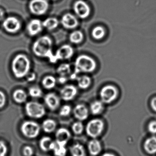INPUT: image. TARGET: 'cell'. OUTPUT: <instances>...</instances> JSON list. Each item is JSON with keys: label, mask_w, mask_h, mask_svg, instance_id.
<instances>
[{"label": "cell", "mask_w": 156, "mask_h": 156, "mask_svg": "<svg viewBox=\"0 0 156 156\" xmlns=\"http://www.w3.org/2000/svg\"><path fill=\"white\" fill-rule=\"evenodd\" d=\"M144 148L149 154L156 153V137L152 136L147 139L144 142Z\"/></svg>", "instance_id": "d6986e66"}, {"label": "cell", "mask_w": 156, "mask_h": 156, "mask_svg": "<svg viewBox=\"0 0 156 156\" xmlns=\"http://www.w3.org/2000/svg\"><path fill=\"white\" fill-rule=\"evenodd\" d=\"M12 97L14 101L18 104L25 103L27 99V94L22 89H17L14 91Z\"/></svg>", "instance_id": "7402d4cb"}, {"label": "cell", "mask_w": 156, "mask_h": 156, "mask_svg": "<svg viewBox=\"0 0 156 156\" xmlns=\"http://www.w3.org/2000/svg\"><path fill=\"white\" fill-rule=\"evenodd\" d=\"M151 105L153 110L156 112V97L154 98L151 102Z\"/></svg>", "instance_id": "ab89813d"}, {"label": "cell", "mask_w": 156, "mask_h": 156, "mask_svg": "<svg viewBox=\"0 0 156 156\" xmlns=\"http://www.w3.org/2000/svg\"><path fill=\"white\" fill-rule=\"evenodd\" d=\"M54 154L55 156H66L67 153V149L66 145L60 144L55 141L54 145L52 149Z\"/></svg>", "instance_id": "d4e9b609"}, {"label": "cell", "mask_w": 156, "mask_h": 156, "mask_svg": "<svg viewBox=\"0 0 156 156\" xmlns=\"http://www.w3.org/2000/svg\"><path fill=\"white\" fill-rule=\"evenodd\" d=\"M29 8L34 15L42 16L47 12L49 4L46 0H31L29 3Z\"/></svg>", "instance_id": "52a82bcc"}, {"label": "cell", "mask_w": 156, "mask_h": 156, "mask_svg": "<svg viewBox=\"0 0 156 156\" xmlns=\"http://www.w3.org/2000/svg\"><path fill=\"white\" fill-rule=\"evenodd\" d=\"M43 29L42 22L39 19H33L29 22L27 26V30L29 35L34 36L41 32Z\"/></svg>", "instance_id": "4fadbf2b"}, {"label": "cell", "mask_w": 156, "mask_h": 156, "mask_svg": "<svg viewBox=\"0 0 156 156\" xmlns=\"http://www.w3.org/2000/svg\"><path fill=\"white\" fill-rule=\"evenodd\" d=\"M104 109L103 102L100 101H95L92 103L90 106L91 113L94 115H99L102 113Z\"/></svg>", "instance_id": "f546056e"}, {"label": "cell", "mask_w": 156, "mask_h": 156, "mask_svg": "<svg viewBox=\"0 0 156 156\" xmlns=\"http://www.w3.org/2000/svg\"><path fill=\"white\" fill-rule=\"evenodd\" d=\"M6 103V96L2 91L0 90V108L4 107Z\"/></svg>", "instance_id": "74e56055"}, {"label": "cell", "mask_w": 156, "mask_h": 156, "mask_svg": "<svg viewBox=\"0 0 156 156\" xmlns=\"http://www.w3.org/2000/svg\"><path fill=\"white\" fill-rule=\"evenodd\" d=\"M53 41L48 36H43L34 41L32 46L34 54L39 57L47 58L51 62L53 61L52 52Z\"/></svg>", "instance_id": "6da1fadb"}, {"label": "cell", "mask_w": 156, "mask_h": 156, "mask_svg": "<svg viewBox=\"0 0 156 156\" xmlns=\"http://www.w3.org/2000/svg\"><path fill=\"white\" fill-rule=\"evenodd\" d=\"M148 129L150 133L156 134V121H151L148 126Z\"/></svg>", "instance_id": "8d00e7d4"}, {"label": "cell", "mask_w": 156, "mask_h": 156, "mask_svg": "<svg viewBox=\"0 0 156 156\" xmlns=\"http://www.w3.org/2000/svg\"><path fill=\"white\" fill-rule=\"evenodd\" d=\"M76 80L77 81L78 86L81 89H87L91 84V78L86 75L77 76Z\"/></svg>", "instance_id": "cb8c5ba5"}, {"label": "cell", "mask_w": 156, "mask_h": 156, "mask_svg": "<svg viewBox=\"0 0 156 156\" xmlns=\"http://www.w3.org/2000/svg\"><path fill=\"white\" fill-rule=\"evenodd\" d=\"M71 111H72V108L70 105H65L63 106L60 109L59 114L61 116H67L70 115Z\"/></svg>", "instance_id": "836d02e7"}, {"label": "cell", "mask_w": 156, "mask_h": 156, "mask_svg": "<svg viewBox=\"0 0 156 156\" xmlns=\"http://www.w3.org/2000/svg\"><path fill=\"white\" fill-rule=\"evenodd\" d=\"M96 67V62L92 57L86 55H81L76 59L73 74L77 76L80 73H92Z\"/></svg>", "instance_id": "3957f363"}, {"label": "cell", "mask_w": 156, "mask_h": 156, "mask_svg": "<svg viewBox=\"0 0 156 156\" xmlns=\"http://www.w3.org/2000/svg\"><path fill=\"white\" fill-rule=\"evenodd\" d=\"M56 73L60 76L66 77L71 73V66L68 63L62 64L57 68Z\"/></svg>", "instance_id": "f1b7e54d"}, {"label": "cell", "mask_w": 156, "mask_h": 156, "mask_svg": "<svg viewBox=\"0 0 156 156\" xmlns=\"http://www.w3.org/2000/svg\"><path fill=\"white\" fill-rule=\"evenodd\" d=\"M75 117L79 121H83L88 118L89 112L85 105L79 104L76 106L73 109Z\"/></svg>", "instance_id": "e0dca14e"}, {"label": "cell", "mask_w": 156, "mask_h": 156, "mask_svg": "<svg viewBox=\"0 0 156 156\" xmlns=\"http://www.w3.org/2000/svg\"><path fill=\"white\" fill-rule=\"evenodd\" d=\"M88 150L91 155L97 156L100 153L102 150L101 143L95 139L92 140L88 143Z\"/></svg>", "instance_id": "ac0fdd59"}, {"label": "cell", "mask_w": 156, "mask_h": 156, "mask_svg": "<svg viewBox=\"0 0 156 156\" xmlns=\"http://www.w3.org/2000/svg\"><path fill=\"white\" fill-rule=\"evenodd\" d=\"M55 141H53L51 137L48 136L43 137L40 141V147L44 152L52 150Z\"/></svg>", "instance_id": "ffe728a7"}, {"label": "cell", "mask_w": 156, "mask_h": 156, "mask_svg": "<svg viewBox=\"0 0 156 156\" xmlns=\"http://www.w3.org/2000/svg\"><path fill=\"white\" fill-rule=\"evenodd\" d=\"M118 94L117 89L115 86L107 85L102 88L100 95L102 102L105 104H110L116 98Z\"/></svg>", "instance_id": "9c48e42d"}, {"label": "cell", "mask_w": 156, "mask_h": 156, "mask_svg": "<svg viewBox=\"0 0 156 156\" xmlns=\"http://www.w3.org/2000/svg\"><path fill=\"white\" fill-rule=\"evenodd\" d=\"M56 127V122L53 119H47L43 122V129L46 133H52L55 130Z\"/></svg>", "instance_id": "484cf974"}, {"label": "cell", "mask_w": 156, "mask_h": 156, "mask_svg": "<svg viewBox=\"0 0 156 156\" xmlns=\"http://www.w3.org/2000/svg\"><path fill=\"white\" fill-rule=\"evenodd\" d=\"M56 84V78L52 76H45L42 81V84L46 89H51L55 87Z\"/></svg>", "instance_id": "603a6c76"}, {"label": "cell", "mask_w": 156, "mask_h": 156, "mask_svg": "<svg viewBox=\"0 0 156 156\" xmlns=\"http://www.w3.org/2000/svg\"><path fill=\"white\" fill-rule=\"evenodd\" d=\"M8 153V147L4 141L0 140V156H6Z\"/></svg>", "instance_id": "e575fe53"}, {"label": "cell", "mask_w": 156, "mask_h": 156, "mask_svg": "<svg viewBox=\"0 0 156 156\" xmlns=\"http://www.w3.org/2000/svg\"><path fill=\"white\" fill-rule=\"evenodd\" d=\"M104 123L100 119H93L87 125L86 132L87 135L93 138L99 136L104 130Z\"/></svg>", "instance_id": "8992f818"}, {"label": "cell", "mask_w": 156, "mask_h": 156, "mask_svg": "<svg viewBox=\"0 0 156 156\" xmlns=\"http://www.w3.org/2000/svg\"><path fill=\"white\" fill-rule=\"evenodd\" d=\"M105 30L103 27L100 26L95 27L92 32V35L94 39L100 40L105 37Z\"/></svg>", "instance_id": "4dcf8cb0"}, {"label": "cell", "mask_w": 156, "mask_h": 156, "mask_svg": "<svg viewBox=\"0 0 156 156\" xmlns=\"http://www.w3.org/2000/svg\"><path fill=\"white\" fill-rule=\"evenodd\" d=\"M34 150L30 146H25L23 149V154L24 156H32Z\"/></svg>", "instance_id": "d590c367"}, {"label": "cell", "mask_w": 156, "mask_h": 156, "mask_svg": "<svg viewBox=\"0 0 156 156\" xmlns=\"http://www.w3.org/2000/svg\"><path fill=\"white\" fill-rule=\"evenodd\" d=\"M72 129L76 135H80L83 131V125L81 121L75 122L72 126Z\"/></svg>", "instance_id": "d6a6232c"}, {"label": "cell", "mask_w": 156, "mask_h": 156, "mask_svg": "<svg viewBox=\"0 0 156 156\" xmlns=\"http://www.w3.org/2000/svg\"><path fill=\"white\" fill-rule=\"evenodd\" d=\"M61 23L64 28L68 30L75 29L79 24L77 18L70 13L65 14L62 17Z\"/></svg>", "instance_id": "7c38bea8"}, {"label": "cell", "mask_w": 156, "mask_h": 156, "mask_svg": "<svg viewBox=\"0 0 156 156\" xmlns=\"http://www.w3.org/2000/svg\"><path fill=\"white\" fill-rule=\"evenodd\" d=\"M25 111L28 116L34 119H40L45 115V109L42 104L34 101L28 102L25 105Z\"/></svg>", "instance_id": "277c9868"}, {"label": "cell", "mask_w": 156, "mask_h": 156, "mask_svg": "<svg viewBox=\"0 0 156 156\" xmlns=\"http://www.w3.org/2000/svg\"><path fill=\"white\" fill-rule=\"evenodd\" d=\"M74 53L73 49L69 44H64L62 45L54 54L53 63L56 62L57 61L61 60H68L73 57Z\"/></svg>", "instance_id": "ba28073f"}, {"label": "cell", "mask_w": 156, "mask_h": 156, "mask_svg": "<svg viewBox=\"0 0 156 156\" xmlns=\"http://www.w3.org/2000/svg\"><path fill=\"white\" fill-rule=\"evenodd\" d=\"M5 12L2 9H0V21H3L4 20Z\"/></svg>", "instance_id": "60d3db41"}, {"label": "cell", "mask_w": 156, "mask_h": 156, "mask_svg": "<svg viewBox=\"0 0 156 156\" xmlns=\"http://www.w3.org/2000/svg\"><path fill=\"white\" fill-rule=\"evenodd\" d=\"M25 77H26L27 81L29 82H32L36 79V75L35 73H29Z\"/></svg>", "instance_id": "f35d334b"}, {"label": "cell", "mask_w": 156, "mask_h": 156, "mask_svg": "<svg viewBox=\"0 0 156 156\" xmlns=\"http://www.w3.org/2000/svg\"><path fill=\"white\" fill-rule=\"evenodd\" d=\"M2 26L7 32L15 34L20 30L21 23L17 18L11 16L3 20Z\"/></svg>", "instance_id": "8fae6325"}, {"label": "cell", "mask_w": 156, "mask_h": 156, "mask_svg": "<svg viewBox=\"0 0 156 156\" xmlns=\"http://www.w3.org/2000/svg\"><path fill=\"white\" fill-rule=\"evenodd\" d=\"M53 1H56V0H53Z\"/></svg>", "instance_id": "7bdbcfd3"}, {"label": "cell", "mask_w": 156, "mask_h": 156, "mask_svg": "<svg viewBox=\"0 0 156 156\" xmlns=\"http://www.w3.org/2000/svg\"><path fill=\"white\" fill-rule=\"evenodd\" d=\"M75 13L78 18L85 19L90 15L91 9L89 5L83 0H77L73 5Z\"/></svg>", "instance_id": "30bf717a"}, {"label": "cell", "mask_w": 156, "mask_h": 156, "mask_svg": "<svg viewBox=\"0 0 156 156\" xmlns=\"http://www.w3.org/2000/svg\"><path fill=\"white\" fill-rule=\"evenodd\" d=\"M71 136V133L69 130L64 128H61L59 129L55 133V141L66 146Z\"/></svg>", "instance_id": "2e32d148"}, {"label": "cell", "mask_w": 156, "mask_h": 156, "mask_svg": "<svg viewBox=\"0 0 156 156\" xmlns=\"http://www.w3.org/2000/svg\"><path fill=\"white\" fill-rule=\"evenodd\" d=\"M42 24L43 28L49 30H53L57 28L59 24V21L56 18L50 17L42 22Z\"/></svg>", "instance_id": "44dd1931"}, {"label": "cell", "mask_w": 156, "mask_h": 156, "mask_svg": "<svg viewBox=\"0 0 156 156\" xmlns=\"http://www.w3.org/2000/svg\"><path fill=\"white\" fill-rule=\"evenodd\" d=\"M44 100L46 105L51 110H56L60 106V98L55 93H49L46 94Z\"/></svg>", "instance_id": "9a60e30c"}, {"label": "cell", "mask_w": 156, "mask_h": 156, "mask_svg": "<svg viewBox=\"0 0 156 156\" xmlns=\"http://www.w3.org/2000/svg\"><path fill=\"white\" fill-rule=\"evenodd\" d=\"M72 156H86L85 150L83 146L79 143H76L71 148Z\"/></svg>", "instance_id": "83f0119b"}, {"label": "cell", "mask_w": 156, "mask_h": 156, "mask_svg": "<svg viewBox=\"0 0 156 156\" xmlns=\"http://www.w3.org/2000/svg\"><path fill=\"white\" fill-rule=\"evenodd\" d=\"M102 156H115L114 155V154H112L110 153H106L105 154H103Z\"/></svg>", "instance_id": "b9f144b4"}, {"label": "cell", "mask_w": 156, "mask_h": 156, "mask_svg": "<svg viewBox=\"0 0 156 156\" xmlns=\"http://www.w3.org/2000/svg\"><path fill=\"white\" fill-rule=\"evenodd\" d=\"M77 94V88L73 85L65 86L61 89L60 92L62 99L66 101H71L73 99Z\"/></svg>", "instance_id": "5bb4252c"}, {"label": "cell", "mask_w": 156, "mask_h": 156, "mask_svg": "<svg viewBox=\"0 0 156 156\" xmlns=\"http://www.w3.org/2000/svg\"><path fill=\"white\" fill-rule=\"evenodd\" d=\"M21 130L23 136L28 138H35L41 131V127L37 122L26 121L22 124Z\"/></svg>", "instance_id": "5b68a950"}, {"label": "cell", "mask_w": 156, "mask_h": 156, "mask_svg": "<svg viewBox=\"0 0 156 156\" xmlns=\"http://www.w3.org/2000/svg\"><path fill=\"white\" fill-rule=\"evenodd\" d=\"M30 95L34 98H39L42 95L43 92L41 88L38 87L34 86L30 87L29 90Z\"/></svg>", "instance_id": "1f68e13d"}, {"label": "cell", "mask_w": 156, "mask_h": 156, "mask_svg": "<svg viewBox=\"0 0 156 156\" xmlns=\"http://www.w3.org/2000/svg\"><path fill=\"white\" fill-rule=\"evenodd\" d=\"M31 62L25 55H17L12 62V70L14 76L18 79L25 77L30 73Z\"/></svg>", "instance_id": "7a4b0ae2"}, {"label": "cell", "mask_w": 156, "mask_h": 156, "mask_svg": "<svg viewBox=\"0 0 156 156\" xmlns=\"http://www.w3.org/2000/svg\"><path fill=\"white\" fill-rule=\"evenodd\" d=\"M83 34L80 30H75L69 35V40L72 43L78 44L83 41Z\"/></svg>", "instance_id": "4316f807"}]
</instances>
